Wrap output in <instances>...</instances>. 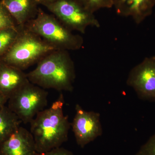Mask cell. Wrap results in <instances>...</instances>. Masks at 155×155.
I'll use <instances>...</instances> for the list:
<instances>
[{
	"instance_id": "20",
	"label": "cell",
	"mask_w": 155,
	"mask_h": 155,
	"mask_svg": "<svg viewBox=\"0 0 155 155\" xmlns=\"http://www.w3.org/2000/svg\"><path fill=\"white\" fill-rule=\"evenodd\" d=\"M38 5H42L45 6L46 5L54 2L58 0H35Z\"/></svg>"
},
{
	"instance_id": "5",
	"label": "cell",
	"mask_w": 155,
	"mask_h": 155,
	"mask_svg": "<svg viewBox=\"0 0 155 155\" xmlns=\"http://www.w3.org/2000/svg\"><path fill=\"white\" fill-rule=\"evenodd\" d=\"M45 7L70 30L84 34L89 26L100 27L94 14L75 0H58Z\"/></svg>"
},
{
	"instance_id": "17",
	"label": "cell",
	"mask_w": 155,
	"mask_h": 155,
	"mask_svg": "<svg viewBox=\"0 0 155 155\" xmlns=\"http://www.w3.org/2000/svg\"><path fill=\"white\" fill-rule=\"evenodd\" d=\"M135 155H155V134L142 146Z\"/></svg>"
},
{
	"instance_id": "8",
	"label": "cell",
	"mask_w": 155,
	"mask_h": 155,
	"mask_svg": "<svg viewBox=\"0 0 155 155\" xmlns=\"http://www.w3.org/2000/svg\"><path fill=\"white\" fill-rule=\"evenodd\" d=\"M72 127L76 143L81 148L94 141L103 133L100 114L84 110L78 104L75 106V115Z\"/></svg>"
},
{
	"instance_id": "10",
	"label": "cell",
	"mask_w": 155,
	"mask_h": 155,
	"mask_svg": "<svg viewBox=\"0 0 155 155\" xmlns=\"http://www.w3.org/2000/svg\"><path fill=\"white\" fill-rule=\"evenodd\" d=\"M29 82L23 70L0 61V93L8 100Z\"/></svg>"
},
{
	"instance_id": "19",
	"label": "cell",
	"mask_w": 155,
	"mask_h": 155,
	"mask_svg": "<svg viewBox=\"0 0 155 155\" xmlns=\"http://www.w3.org/2000/svg\"><path fill=\"white\" fill-rule=\"evenodd\" d=\"M8 98L0 93V112L4 107L6 106V104L8 103Z\"/></svg>"
},
{
	"instance_id": "16",
	"label": "cell",
	"mask_w": 155,
	"mask_h": 155,
	"mask_svg": "<svg viewBox=\"0 0 155 155\" xmlns=\"http://www.w3.org/2000/svg\"><path fill=\"white\" fill-rule=\"evenodd\" d=\"M114 0H85L84 6L89 11L94 14L102 8H110L114 6Z\"/></svg>"
},
{
	"instance_id": "15",
	"label": "cell",
	"mask_w": 155,
	"mask_h": 155,
	"mask_svg": "<svg viewBox=\"0 0 155 155\" xmlns=\"http://www.w3.org/2000/svg\"><path fill=\"white\" fill-rule=\"evenodd\" d=\"M18 26L8 11L0 1V30L5 28H17Z\"/></svg>"
},
{
	"instance_id": "22",
	"label": "cell",
	"mask_w": 155,
	"mask_h": 155,
	"mask_svg": "<svg viewBox=\"0 0 155 155\" xmlns=\"http://www.w3.org/2000/svg\"><path fill=\"white\" fill-rule=\"evenodd\" d=\"M0 61H1V60H0Z\"/></svg>"
},
{
	"instance_id": "21",
	"label": "cell",
	"mask_w": 155,
	"mask_h": 155,
	"mask_svg": "<svg viewBox=\"0 0 155 155\" xmlns=\"http://www.w3.org/2000/svg\"><path fill=\"white\" fill-rule=\"evenodd\" d=\"M75 1H77L78 2L81 3V4H82V5H84V2L85 0H75Z\"/></svg>"
},
{
	"instance_id": "13",
	"label": "cell",
	"mask_w": 155,
	"mask_h": 155,
	"mask_svg": "<svg viewBox=\"0 0 155 155\" xmlns=\"http://www.w3.org/2000/svg\"><path fill=\"white\" fill-rule=\"evenodd\" d=\"M21 122L8 106L4 107L0 112V144L17 130Z\"/></svg>"
},
{
	"instance_id": "18",
	"label": "cell",
	"mask_w": 155,
	"mask_h": 155,
	"mask_svg": "<svg viewBox=\"0 0 155 155\" xmlns=\"http://www.w3.org/2000/svg\"><path fill=\"white\" fill-rule=\"evenodd\" d=\"M35 155H75L73 153L69 150L66 149L64 148L59 147L56 148L46 152L38 153H36Z\"/></svg>"
},
{
	"instance_id": "11",
	"label": "cell",
	"mask_w": 155,
	"mask_h": 155,
	"mask_svg": "<svg viewBox=\"0 0 155 155\" xmlns=\"http://www.w3.org/2000/svg\"><path fill=\"white\" fill-rule=\"evenodd\" d=\"M155 6V0H114L113 7L118 15L131 17L139 24L151 15Z\"/></svg>"
},
{
	"instance_id": "14",
	"label": "cell",
	"mask_w": 155,
	"mask_h": 155,
	"mask_svg": "<svg viewBox=\"0 0 155 155\" xmlns=\"http://www.w3.org/2000/svg\"><path fill=\"white\" fill-rule=\"evenodd\" d=\"M19 26L0 30V58L5 54L14 44L19 35Z\"/></svg>"
},
{
	"instance_id": "1",
	"label": "cell",
	"mask_w": 155,
	"mask_h": 155,
	"mask_svg": "<svg viewBox=\"0 0 155 155\" xmlns=\"http://www.w3.org/2000/svg\"><path fill=\"white\" fill-rule=\"evenodd\" d=\"M62 94L49 107L38 113L30 122L37 153H41L61 147L68 138L70 124L64 113Z\"/></svg>"
},
{
	"instance_id": "2",
	"label": "cell",
	"mask_w": 155,
	"mask_h": 155,
	"mask_svg": "<svg viewBox=\"0 0 155 155\" xmlns=\"http://www.w3.org/2000/svg\"><path fill=\"white\" fill-rule=\"evenodd\" d=\"M68 51L55 50L42 58L35 69L27 74L31 83L43 89L72 91L76 75Z\"/></svg>"
},
{
	"instance_id": "9",
	"label": "cell",
	"mask_w": 155,
	"mask_h": 155,
	"mask_svg": "<svg viewBox=\"0 0 155 155\" xmlns=\"http://www.w3.org/2000/svg\"><path fill=\"white\" fill-rule=\"evenodd\" d=\"M36 153L33 136L20 126L0 144V155H35Z\"/></svg>"
},
{
	"instance_id": "7",
	"label": "cell",
	"mask_w": 155,
	"mask_h": 155,
	"mask_svg": "<svg viewBox=\"0 0 155 155\" xmlns=\"http://www.w3.org/2000/svg\"><path fill=\"white\" fill-rule=\"evenodd\" d=\"M126 83L140 99L155 102V56L146 58L132 68Z\"/></svg>"
},
{
	"instance_id": "3",
	"label": "cell",
	"mask_w": 155,
	"mask_h": 155,
	"mask_svg": "<svg viewBox=\"0 0 155 155\" xmlns=\"http://www.w3.org/2000/svg\"><path fill=\"white\" fill-rule=\"evenodd\" d=\"M56 50L75 51L83 45V38L72 33L54 15L39 8L36 17L25 25Z\"/></svg>"
},
{
	"instance_id": "4",
	"label": "cell",
	"mask_w": 155,
	"mask_h": 155,
	"mask_svg": "<svg viewBox=\"0 0 155 155\" xmlns=\"http://www.w3.org/2000/svg\"><path fill=\"white\" fill-rule=\"evenodd\" d=\"M55 50H58L24 26L20 27L16 41L0 60L23 70Z\"/></svg>"
},
{
	"instance_id": "6",
	"label": "cell",
	"mask_w": 155,
	"mask_h": 155,
	"mask_svg": "<svg viewBox=\"0 0 155 155\" xmlns=\"http://www.w3.org/2000/svg\"><path fill=\"white\" fill-rule=\"evenodd\" d=\"M48 92L29 83L9 99L8 107L23 123H30L47 105Z\"/></svg>"
},
{
	"instance_id": "12",
	"label": "cell",
	"mask_w": 155,
	"mask_h": 155,
	"mask_svg": "<svg viewBox=\"0 0 155 155\" xmlns=\"http://www.w3.org/2000/svg\"><path fill=\"white\" fill-rule=\"evenodd\" d=\"M18 26L22 27L36 17L39 5L35 0H2Z\"/></svg>"
}]
</instances>
